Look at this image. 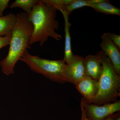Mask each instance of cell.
Returning a JSON list of instances; mask_svg holds the SVG:
<instances>
[{
	"label": "cell",
	"instance_id": "9",
	"mask_svg": "<svg viewBox=\"0 0 120 120\" xmlns=\"http://www.w3.org/2000/svg\"><path fill=\"white\" fill-rule=\"evenodd\" d=\"M83 65L85 75L98 80L102 71V67L98 54L89 55L84 58Z\"/></svg>",
	"mask_w": 120,
	"mask_h": 120
},
{
	"label": "cell",
	"instance_id": "2",
	"mask_svg": "<svg viewBox=\"0 0 120 120\" xmlns=\"http://www.w3.org/2000/svg\"><path fill=\"white\" fill-rule=\"evenodd\" d=\"M57 11L42 0H38L33 7L28 15V20L33 26L30 46L39 42L42 46L50 37L56 41L62 39L61 35L56 32L59 27V22L56 19Z\"/></svg>",
	"mask_w": 120,
	"mask_h": 120
},
{
	"label": "cell",
	"instance_id": "10",
	"mask_svg": "<svg viewBox=\"0 0 120 120\" xmlns=\"http://www.w3.org/2000/svg\"><path fill=\"white\" fill-rule=\"evenodd\" d=\"M62 13L64 20V31L65 33V41L64 56L63 59L66 63L68 62L73 55L72 51L70 28L71 24L69 20V15L65 10L60 11Z\"/></svg>",
	"mask_w": 120,
	"mask_h": 120
},
{
	"label": "cell",
	"instance_id": "16",
	"mask_svg": "<svg viewBox=\"0 0 120 120\" xmlns=\"http://www.w3.org/2000/svg\"><path fill=\"white\" fill-rule=\"evenodd\" d=\"M106 33L111 41L120 50V35L116 34L114 33H110V32H107Z\"/></svg>",
	"mask_w": 120,
	"mask_h": 120
},
{
	"label": "cell",
	"instance_id": "12",
	"mask_svg": "<svg viewBox=\"0 0 120 120\" xmlns=\"http://www.w3.org/2000/svg\"><path fill=\"white\" fill-rule=\"evenodd\" d=\"M87 7L94 9L97 12L107 15H120V9L113 6L109 1L105 0L104 2L97 4L90 5Z\"/></svg>",
	"mask_w": 120,
	"mask_h": 120
},
{
	"label": "cell",
	"instance_id": "6",
	"mask_svg": "<svg viewBox=\"0 0 120 120\" xmlns=\"http://www.w3.org/2000/svg\"><path fill=\"white\" fill-rule=\"evenodd\" d=\"M84 58L82 56L73 55L71 60L66 63L65 76L67 82L75 86L85 75Z\"/></svg>",
	"mask_w": 120,
	"mask_h": 120
},
{
	"label": "cell",
	"instance_id": "20",
	"mask_svg": "<svg viewBox=\"0 0 120 120\" xmlns=\"http://www.w3.org/2000/svg\"><path fill=\"white\" fill-rule=\"evenodd\" d=\"M114 114H112L110 116H108L102 120H114Z\"/></svg>",
	"mask_w": 120,
	"mask_h": 120
},
{
	"label": "cell",
	"instance_id": "13",
	"mask_svg": "<svg viewBox=\"0 0 120 120\" xmlns=\"http://www.w3.org/2000/svg\"><path fill=\"white\" fill-rule=\"evenodd\" d=\"M38 0H16L10 6L11 8H19L22 9L28 15L31 13L33 7Z\"/></svg>",
	"mask_w": 120,
	"mask_h": 120
},
{
	"label": "cell",
	"instance_id": "7",
	"mask_svg": "<svg viewBox=\"0 0 120 120\" xmlns=\"http://www.w3.org/2000/svg\"><path fill=\"white\" fill-rule=\"evenodd\" d=\"M102 41L100 46L113 65L116 73L120 75V50L111 41L107 33H104L101 36Z\"/></svg>",
	"mask_w": 120,
	"mask_h": 120
},
{
	"label": "cell",
	"instance_id": "4",
	"mask_svg": "<svg viewBox=\"0 0 120 120\" xmlns=\"http://www.w3.org/2000/svg\"><path fill=\"white\" fill-rule=\"evenodd\" d=\"M33 71L43 75L53 82H67L65 76L66 62L64 60H51L30 54L27 49L20 59Z\"/></svg>",
	"mask_w": 120,
	"mask_h": 120
},
{
	"label": "cell",
	"instance_id": "21",
	"mask_svg": "<svg viewBox=\"0 0 120 120\" xmlns=\"http://www.w3.org/2000/svg\"></svg>",
	"mask_w": 120,
	"mask_h": 120
},
{
	"label": "cell",
	"instance_id": "19",
	"mask_svg": "<svg viewBox=\"0 0 120 120\" xmlns=\"http://www.w3.org/2000/svg\"><path fill=\"white\" fill-rule=\"evenodd\" d=\"M80 106L82 110V117L81 120H89L87 116L86 108L83 102L82 101L80 104Z\"/></svg>",
	"mask_w": 120,
	"mask_h": 120
},
{
	"label": "cell",
	"instance_id": "5",
	"mask_svg": "<svg viewBox=\"0 0 120 120\" xmlns=\"http://www.w3.org/2000/svg\"><path fill=\"white\" fill-rule=\"evenodd\" d=\"M81 101L86 108L87 116L89 120H102L106 117L120 110V101L104 104L99 106L88 104L82 98Z\"/></svg>",
	"mask_w": 120,
	"mask_h": 120
},
{
	"label": "cell",
	"instance_id": "18",
	"mask_svg": "<svg viewBox=\"0 0 120 120\" xmlns=\"http://www.w3.org/2000/svg\"><path fill=\"white\" fill-rule=\"evenodd\" d=\"M9 2V0H0V17L3 16V12L8 7Z\"/></svg>",
	"mask_w": 120,
	"mask_h": 120
},
{
	"label": "cell",
	"instance_id": "11",
	"mask_svg": "<svg viewBox=\"0 0 120 120\" xmlns=\"http://www.w3.org/2000/svg\"><path fill=\"white\" fill-rule=\"evenodd\" d=\"M16 20V15L12 13L0 17V37L11 34Z\"/></svg>",
	"mask_w": 120,
	"mask_h": 120
},
{
	"label": "cell",
	"instance_id": "8",
	"mask_svg": "<svg viewBox=\"0 0 120 120\" xmlns=\"http://www.w3.org/2000/svg\"><path fill=\"white\" fill-rule=\"evenodd\" d=\"M75 86L86 102L94 98L98 92V81L87 76L84 75Z\"/></svg>",
	"mask_w": 120,
	"mask_h": 120
},
{
	"label": "cell",
	"instance_id": "14",
	"mask_svg": "<svg viewBox=\"0 0 120 120\" xmlns=\"http://www.w3.org/2000/svg\"><path fill=\"white\" fill-rule=\"evenodd\" d=\"M94 4V0H73L71 3L66 6L65 11L69 15L75 9L87 7L88 5Z\"/></svg>",
	"mask_w": 120,
	"mask_h": 120
},
{
	"label": "cell",
	"instance_id": "3",
	"mask_svg": "<svg viewBox=\"0 0 120 120\" xmlns=\"http://www.w3.org/2000/svg\"><path fill=\"white\" fill-rule=\"evenodd\" d=\"M98 53L102 67L98 80V92L94 98L86 102L99 105L117 101L120 96V76L116 73L112 62L104 52L101 50Z\"/></svg>",
	"mask_w": 120,
	"mask_h": 120
},
{
	"label": "cell",
	"instance_id": "1",
	"mask_svg": "<svg viewBox=\"0 0 120 120\" xmlns=\"http://www.w3.org/2000/svg\"><path fill=\"white\" fill-rule=\"evenodd\" d=\"M16 16V22L12 31L8 53L0 62L2 72L8 76L14 73L16 64L26 50L30 48V41L33 32V26L28 20L27 14L19 12Z\"/></svg>",
	"mask_w": 120,
	"mask_h": 120
},
{
	"label": "cell",
	"instance_id": "15",
	"mask_svg": "<svg viewBox=\"0 0 120 120\" xmlns=\"http://www.w3.org/2000/svg\"><path fill=\"white\" fill-rule=\"evenodd\" d=\"M54 8L61 11L65 10V7L73 1V0H42Z\"/></svg>",
	"mask_w": 120,
	"mask_h": 120
},
{
	"label": "cell",
	"instance_id": "17",
	"mask_svg": "<svg viewBox=\"0 0 120 120\" xmlns=\"http://www.w3.org/2000/svg\"><path fill=\"white\" fill-rule=\"evenodd\" d=\"M11 35H6L4 37H0V49L9 45L11 40Z\"/></svg>",
	"mask_w": 120,
	"mask_h": 120
}]
</instances>
